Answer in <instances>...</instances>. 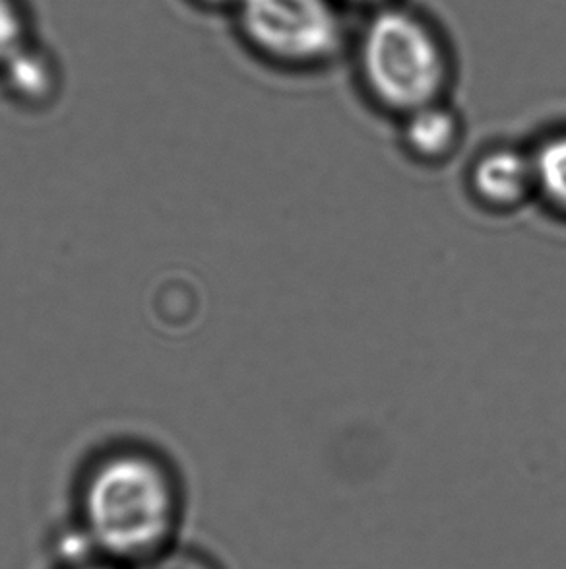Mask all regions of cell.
Listing matches in <instances>:
<instances>
[{
  "label": "cell",
  "instance_id": "1",
  "mask_svg": "<svg viewBox=\"0 0 566 569\" xmlns=\"http://www.w3.org/2000/svg\"><path fill=\"white\" fill-rule=\"evenodd\" d=\"M184 488L176 465L150 441L95 447L77 478V525L111 563L144 562L175 545Z\"/></svg>",
  "mask_w": 566,
  "mask_h": 569
},
{
  "label": "cell",
  "instance_id": "2",
  "mask_svg": "<svg viewBox=\"0 0 566 569\" xmlns=\"http://www.w3.org/2000/svg\"><path fill=\"white\" fill-rule=\"evenodd\" d=\"M357 70L368 100L396 119L443 101L451 84L441 39L406 8L384 7L368 18L357 46Z\"/></svg>",
  "mask_w": 566,
  "mask_h": 569
},
{
  "label": "cell",
  "instance_id": "3",
  "mask_svg": "<svg viewBox=\"0 0 566 569\" xmlns=\"http://www.w3.org/2000/svg\"><path fill=\"white\" fill-rule=\"evenodd\" d=\"M239 28L270 61L295 69L336 59L344 30L330 0H239Z\"/></svg>",
  "mask_w": 566,
  "mask_h": 569
},
{
  "label": "cell",
  "instance_id": "4",
  "mask_svg": "<svg viewBox=\"0 0 566 569\" xmlns=\"http://www.w3.org/2000/svg\"><path fill=\"white\" fill-rule=\"evenodd\" d=\"M464 183L475 207L489 214H514L536 202L529 144L493 142L483 147L467 163Z\"/></svg>",
  "mask_w": 566,
  "mask_h": 569
},
{
  "label": "cell",
  "instance_id": "5",
  "mask_svg": "<svg viewBox=\"0 0 566 569\" xmlns=\"http://www.w3.org/2000/svg\"><path fill=\"white\" fill-rule=\"evenodd\" d=\"M400 121V150L410 162L427 170L451 163L464 144V121L446 101L415 109Z\"/></svg>",
  "mask_w": 566,
  "mask_h": 569
},
{
  "label": "cell",
  "instance_id": "6",
  "mask_svg": "<svg viewBox=\"0 0 566 569\" xmlns=\"http://www.w3.org/2000/svg\"><path fill=\"white\" fill-rule=\"evenodd\" d=\"M536 202L555 220L566 223V124L542 134L529 144Z\"/></svg>",
  "mask_w": 566,
  "mask_h": 569
},
{
  "label": "cell",
  "instance_id": "7",
  "mask_svg": "<svg viewBox=\"0 0 566 569\" xmlns=\"http://www.w3.org/2000/svg\"><path fill=\"white\" fill-rule=\"evenodd\" d=\"M0 72L7 78L10 92L26 103L49 100L53 93V67L46 54L33 51L30 46L23 47Z\"/></svg>",
  "mask_w": 566,
  "mask_h": 569
},
{
  "label": "cell",
  "instance_id": "8",
  "mask_svg": "<svg viewBox=\"0 0 566 569\" xmlns=\"http://www.w3.org/2000/svg\"><path fill=\"white\" fill-rule=\"evenodd\" d=\"M26 18L16 0H0V70L28 46Z\"/></svg>",
  "mask_w": 566,
  "mask_h": 569
},
{
  "label": "cell",
  "instance_id": "9",
  "mask_svg": "<svg viewBox=\"0 0 566 569\" xmlns=\"http://www.w3.org/2000/svg\"><path fill=\"white\" fill-rule=\"evenodd\" d=\"M131 569H223L215 562L212 556L191 550V548H179L173 545L160 555L148 558L144 562L134 563Z\"/></svg>",
  "mask_w": 566,
  "mask_h": 569
},
{
  "label": "cell",
  "instance_id": "10",
  "mask_svg": "<svg viewBox=\"0 0 566 569\" xmlns=\"http://www.w3.org/2000/svg\"><path fill=\"white\" fill-rule=\"evenodd\" d=\"M62 569H115V563L98 558V560H88V562L67 563Z\"/></svg>",
  "mask_w": 566,
  "mask_h": 569
},
{
  "label": "cell",
  "instance_id": "11",
  "mask_svg": "<svg viewBox=\"0 0 566 569\" xmlns=\"http://www.w3.org/2000/svg\"><path fill=\"white\" fill-rule=\"evenodd\" d=\"M196 2H200V4H204V7H214V8H222V7H237L239 0H196Z\"/></svg>",
  "mask_w": 566,
  "mask_h": 569
},
{
  "label": "cell",
  "instance_id": "12",
  "mask_svg": "<svg viewBox=\"0 0 566 569\" xmlns=\"http://www.w3.org/2000/svg\"><path fill=\"white\" fill-rule=\"evenodd\" d=\"M350 2H355V4H381L384 0H350Z\"/></svg>",
  "mask_w": 566,
  "mask_h": 569
}]
</instances>
